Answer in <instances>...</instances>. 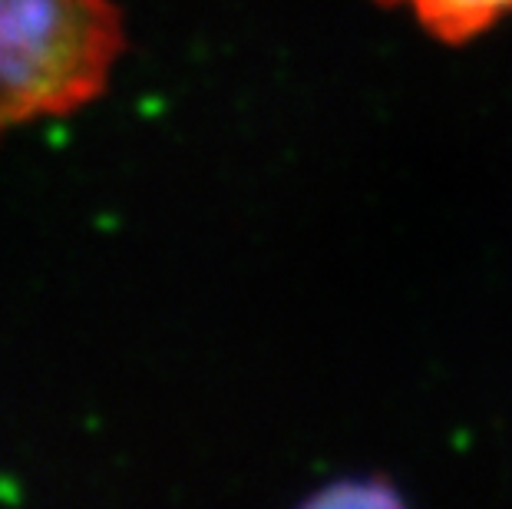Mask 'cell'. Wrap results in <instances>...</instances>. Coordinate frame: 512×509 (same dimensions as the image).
Here are the masks:
<instances>
[{"label": "cell", "mask_w": 512, "mask_h": 509, "mask_svg": "<svg viewBox=\"0 0 512 509\" xmlns=\"http://www.w3.org/2000/svg\"><path fill=\"white\" fill-rule=\"evenodd\" d=\"M126 53L116 0H0V139L86 110Z\"/></svg>", "instance_id": "6da1fadb"}, {"label": "cell", "mask_w": 512, "mask_h": 509, "mask_svg": "<svg viewBox=\"0 0 512 509\" xmlns=\"http://www.w3.org/2000/svg\"><path fill=\"white\" fill-rule=\"evenodd\" d=\"M403 10L440 43H466L483 37L512 14V0H380Z\"/></svg>", "instance_id": "7a4b0ae2"}, {"label": "cell", "mask_w": 512, "mask_h": 509, "mask_svg": "<svg viewBox=\"0 0 512 509\" xmlns=\"http://www.w3.org/2000/svg\"><path fill=\"white\" fill-rule=\"evenodd\" d=\"M298 509H410L394 483L384 476H344L318 493H311Z\"/></svg>", "instance_id": "3957f363"}]
</instances>
